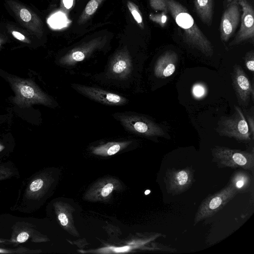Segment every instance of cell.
<instances>
[{
  "label": "cell",
  "instance_id": "6da1fadb",
  "mask_svg": "<svg viewBox=\"0 0 254 254\" xmlns=\"http://www.w3.org/2000/svg\"><path fill=\"white\" fill-rule=\"evenodd\" d=\"M169 12L183 31L185 41L206 56L212 55L211 42L200 30L187 9L176 0H166Z\"/></svg>",
  "mask_w": 254,
  "mask_h": 254
},
{
  "label": "cell",
  "instance_id": "7a4b0ae2",
  "mask_svg": "<svg viewBox=\"0 0 254 254\" xmlns=\"http://www.w3.org/2000/svg\"><path fill=\"white\" fill-rule=\"evenodd\" d=\"M3 5L15 22L40 40L45 35L44 22L32 5L19 0H3Z\"/></svg>",
  "mask_w": 254,
  "mask_h": 254
},
{
  "label": "cell",
  "instance_id": "3957f363",
  "mask_svg": "<svg viewBox=\"0 0 254 254\" xmlns=\"http://www.w3.org/2000/svg\"><path fill=\"white\" fill-rule=\"evenodd\" d=\"M126 131L147 137L164 136L163 128L146 116L137 113L125 111L112 114Z\"/></svg>",
  "mask_w": 254,
  "mask_h": 254
},
{
  "label": "cell",
  "instance_id": "277c9868",
  "mask_svg": "<svg viewBox=\"0 0 254 254\" xmlns=\"http://www.w3.org/2000/svg\"><path fill=\"white\" fill-rule=\"evenodd\" d=\"M212 161L218 168H242L254 174V153L224 146H215L211 150Z\"/></svg>",
  "mask_w": 254,
  "mask_h": 254
},
{
  "label": "cell",
  "instance_id": "5b68a950",
  "mask_svg": "<svg viewBox=\"0 0 254 254\" xmlns=\"http://www.w3.org/2000/svg\"><path fill=\"white\" fill-rule=\"evenodd\" d=\"M237 194L236 190L229 183L220 191L208 195L198 207L194 216L193 225L215 215Z\"/></svg>",
  "mask_w": 254,
  "mask_h": 254
},
{
  "label": "cell",
  "instance_id": "8992f818",
  "mask_svg": "<svg viewBox=\"0 0 254 254\" xmlns=\"http://www.w3.org/2000/svg\"><path fill=\"white\" fill-rule=\"evenodd\" d=\"M216 129L222 136L233 137L243 142L251 141L252 133L248 122L242 110L237 106H235V112L232 116L221 119Z\"/></svg>",
  "mask_w": 254,
  "mask_h": 254
},
{
  "label": "cell",
  "instance_id": "52a82bcc",
  "mask_svg": "<svg viewBox=\"0 0 254 254\" xmlns=\"http://www.w3.org/2000/svg\"><path fill=\"white\" fill-rule=\"evenodd\" d=\"M104 45L102 37L83 43L62 54L58 59V64L67 69L73 68L79 63L90 58L96 51L101 49Z\"/></svg>",
  "mask_w": 254,
  "mask_h": 254
},
{
  "label": "cell",
  "instance_id": "ba28073f",
  "mask_svg": "<svg viewBox=\"0 0 254 254\" xmlns=\"http://www.w3.org/2000/svg\"><path fill=\"white\" fill-rule=\"evenodd\" d=\"M194 171L190 167L183 169H168L165 173L164 182L168 193L177 195L187 191L194 182Z\"/></svg>",
  "mask_w": 254,
  "mask_h": 254
},
{
  "label": "cell",
  "instance_id": "9c48e42d",
  "mask_svg": "<svg viewBox=\"0 0 254 254\" xmlns=\"http://www.w3.org/2000/svg\"><path fill=\"white\" fill-rule=\"evenodd\" d=\"M70 86L83 96L103 105L122 106L129 102L126 97L102 88L78 83H71Z\"/></svg>",
  "mask_w": 254,
  "mask_h": 254
},
{
  "label": "cell",
  "instance_id": "30bf717a",
  "mask_svg": "<svg viewBox=\"0 0 254 254\" xmlns=\"http://www.w3.org/2000/svg\"><path fill=\"white\" fill-rule=\"evenodd\" d=\"M242 9L241 23L238 32L234 40L230 43L232 46L254 37V11L253 6L247 0H238Z\"/></svg>",
  "mask_w": 254,
  "mask_h": 254
},
{
  "label": "cell",
  "instance_id": "8fae6325",
  "mask_svg": "<svg viewBox=\"0 0 254 254\" xmlns=\"http://www.w3.org/2000/svg\"><path fill=\"white\" fill-rule=\"evenodd\" d=\"M240 6L238 0L231 1L222 14L220 32L221 39L226 42L233 35L240 20Z\"/></svg>",
  "mask_w": 254,
  "mask_h": 254
},
{
  "label": "cell",
  "instance_id": "7c38bea8",
  "mask_svg": "<svg viewBox=\"0 0 254 254\" xmlns=\"http://www.w3.org/2000/svg\"><path fill=\"white\" fill-rule=\"evenodd\" d=\"M233 83L239 103L247 106L254 98V88L248 77L239 65L234 66L232 74Z\"/></svg>",
  "mask_w": 254,
  "mask_h": 254
},
{
  "label": "cell",
  "instance_id": "4fadbf2b",
  "mask_svg": "<svg viewBox=\"0 0 254 254\" xmlns=\"http://www.w3.org/2000/svg\"><path fill=\"white\" fill-rule=\"evenodd\" d=\"M178 56L176 53L168 51L157 59L154 67L155 76L165 78L172 75L176 70Z\"/></svg>",
  "mask_w": 254,
  "mask_h": 254
},
{
  "label": "cell",
  "instance_id": "5bb4252c",
  "mask_svg": "<svg viewBox=\"0 0 254 254\" xmlns=\"http://www.w3.org/2000/svg\"><path fill=\"white\" fill-rule=\"evenodd\" d=\"M7 32L11 38L31 46L40 41L36 37L14 21H3Z\"/></svg>",
  "mask_w": 254,
  "mask_h": 254
},
{
  "label": "cell",
  "instance_id": "9a60e30c",
  "mask_svg": "<svg viewBox=\"0 0 254 254\" xmlns=\"http://www.w3.org/2000/svg\"><path fill=\"white\" fill-rule=\"evenodd\" d=\"M253 177L246 171L235 172L231 176L229 183L232 185L238 193L249 191L253 187Z\"/></svg>",
  "mask_w": 254,
  "mask_h": 254
},
{
  "label": "cell",
  "instance_id": "2e32d148",
  "mask_svg": "<svg viewBox=\"0 0 254 254\" xmlns=\"http://www.w3.org/2000/svg\"><path fill=\"white\" fill-rule=\"evenodd\" d=\"M194 9L201 20L209 26L213 17V0H194Z\"/></svg>",
  "mask_w": 254,
  "mask_h": 254
},
{
  "label": "cell",
  "instance_id": "e0dca14e",
  "mask_svg": "<svg viewBox=\"0 0 254 254\" xmlns=\"http://www.w3.org/2000/svg\"><path fill=\"white\" fill-rule=\"evenodd\" d=\"M20 85L19 92L22 96L27 99H34V100L45 104H51V101L48 97L43 93L37 92L31 86L24 84Z\"/></svg>",
  "mask_w": 254,
  "mask_h": 254
},
{
  "label": "cell",
  "instance_id": "ac0fdd59",
  "mask_svg": "<svg viewBox=\"0 0 254 254\" xmlns=\"http://www.w3.org/2000/svg\"><path fill=\"white\" fill-rule=\"evenodd\" d=\"M17 176H19L18 170L11 161L0 163V181Z\"/></svg>",
  "mask_w": 254,
  "mask_h": 254
},
{
  "label": "cell",
  "instance_id": "d6986e66",
  "mask_svg": "<svg viewBox=\"0 0 254 254\" xmlns=\"http://www.w3.org/2000/svg\"><path fill=\"white\" fill-rule=\"evenodd\" d=\"M104 0H90L80 15L78 23L80 24L86 21L93 15Z\"/></svg>",
  "mask_w": 254,
  "mask_h": 254
},
{
  "label": "cell",
  "instance_id": "ffe728a7",
  "mask_svg": "<svg viewBox=\"0 0 254 254\" xmlns=\"http://www.w3.org/2000/svg\"><path fill=\"white\" fill-rule=\"evenodd\" d=\"M127 6L137 24L141 29H144L142 15L138 6L131 1H127Z\"/></svg>",
  "mask_w": 254,
  "mask_h": 254
},
{
  "label": "cell",
  "instance_id": "44dd1931",
  "mask_svg": "<svg viewBox=\"0 0 254 254\" xmlns=\"http://www.w3.org/2000/svg\"><path fill=\"white\" fill-rule=\"evenodd\" d=\"M149 18L152 21L157 23L161 27H164L168 21L167 13L164 12L159 14L150 13L149 15Z\"/></svg>",
  "mask_w": 254,
  "mask_h": 254
},
{
  "label": "cell",
  "instance_id": "7402d4cb",
  "mask_svg": "<svg viewBox=\"0 0 254 254\" xmlns=\"http://www.w3.org/2000/svg\"><path fill=\"white\" fill-rule=\"evenodd\" d=\"M149 4L151 8L154 10L167 13L169 12L166 0H149Z\"/></svg>",
  "mask_w": 254,
  "mask_h": 254
},
{
  "label": "cell",
  "instance_id": "603a6c76",
  "mask_svg": "<svg viewBox=\"0 0 254 254\" xmlns=\"http://www.w3.org/2000/svg\"><path fill=\"white\" fill-rule=\"evenodd\" d=\"M206 92L204 86L200 83L194 85L192 88V93L193 96L196 98H201L203 97Z\"/></svg>",
  "mask_w": 254,
  "mask_h": 254
},
{
  "label": "cell",
  "instance_id": "cb8c5ba5",
  "mask_svg": "<svg viewBox=\"0 0 254 254\" xmlns=\"http://www.w3.org/2000/svg\"><path fill=\"white\" fill-rule=\"evenodd\" d=\"M11 39L5 29L3 21H0V48Z\"/></svg>",
  "mask_w": 254,
  "mask_h": 254
},
{
  "label": "cell",
  "instance_id": "d4e9b609",
  "mask_svg": "<svg viewBox=\"0 0 254 254\" xmlns=\"http://www.w3.org/2000/svg\"><path fill=\"white\" fill-rule=\"evenodd\" d=\"M32 230H21L15 236V241L18 243L25 242L30 237Z\"/></svg>",
  "mask_w": 254,
  "mask_h": 254
},
{
  "label": "cell",
  "instance_id": "484cf974",
  "mask_svg": "<svg viewBox=\"0 0 254 254\" xmlns=\"http://www.w3.org/2000/svg\"><path fill=\"white\" fill-rule=\"evenodd\" d=\"M245 65L251 71L254 70V52L252 50L247 53L245 57Z\"/></svg>",
  "mask_w": 254,
  "mask_h": 254
},
{
  "label": "cell",
  "instance_id": "4316f807",
  "mask_svg": "<svg viewBox=\"0 0 254 254\" xmlns=\"http://www.w3.org/2000/svg\"><path fill=\"white\" fill-rule=\"evenodd\" d=\"M107 152V154L109 155H112L116 153H117L119 151L121 148L122 147V145L120 144L119 143H114L113 145H111L110 146H109Z\"/></svg>",
  "mask_w": 254,
  "mask_h": 254
},
{
  "label": "cell",
  "instance_id": "83f0119b",
  "mask_svg": "<svg viewBox=\"0 0 254 254\" xmlns=\"http://www.w3.org/2000/svg\"><path fill=\"white\" fill-rule=\"evenodd\" d=\"M8 149L4 144L0 142V163L3 162V159L8 155Z\"/></svg>",
  "mask_w": 254,
  "mask_h": 254
},
{
  "label": "cell",
  "instance_id": "f1b7e54d",
  "mask_svg": "<svg viewBox=\"0 0 254 254\" xmlns=\"http://www.w3.org/2000/svg\"><path fill=\"white\" fill-rule=\"evenodd\" d=\"M113 185L111 183L107 184L105 185L101 190V195L104 196H108L113 190Z\"/></svg>",
  "mask_w": 254,
  "mask_h": 254
},
{
  "label": "cell",
  "instance_id": "f546056e",
  "mask_svg": "<svg viewBox=\"0 0 254 254\" xmlns=\"http://www.w3.org/2000/svg\"><path fill=\"white\" fill-rule=\"evenodd\" d=\"M58 219L60 221L62 225L65 226L67 225L68 220L66 215L64 213H62L59 214Z\"/></svg>",
  "mask_w": 254,
  "mask_h": 254
},
{
  "label": "cell",
  "instance_id": "4dcf8cb0",
  "mask_svg": "<svg viewBox=\"0 0 254 254\" xmlns=\"http://www.w3.org/2000/svg\"><path fill=\"white\" fill-rule=\"evenodd\" d=\"M63 5L67 9L72 7L74 3V0H61Z\"/></svg>",
  "mask_w": 254,
  "mask_h": 254
},
{
  "label": "cell",
  "instance_id": "1f68e13d",
  "mask_svg": "<svg viewBox=\"0 0 254 254\" xmlns=\"http://www.w3.org/2000/svg\"><path fill=\"white\" fill-rule=\"evenodd\" d=\"M248 125L249 127L250 126V131L252 135L254 134V118L251 116L248 117Z\"/></svg>",
  "mask_w": 254,
  "mask_h": 254
},
{
  "label": "cell",
  "instance_id": "d6a6232c",
  "mask_svg": "<svg viewBox=\"0 0 254 254\" xmlns=\"http://www.w3.org/2000/svg\"><path fill=\"white\" fill-rule=\"evenodd\" d=\"M129 249L128 247H124L122 248H116L114 251L116 252H122L127 251Z\"/></svg>",
  "mask_w": 254,
  "mask_h": 254
},
{
  "label": "cell",
  "instance_id": "836d02e7",
  "mask_svg": "<svg viewBox=\"0 0 254 254\" xmlns=\"http://www.w3.org/2000/svg\"><path fill=\"white\" fill-rule=\"evenodd\" d=\"M150 192V191H149L148 190H147L145 192V193L146 194H147L148 193Z\"/></svg>",
  "mask_w": 254,
  "mask_h": 254
},
{
  "label": "cell",
  "instance_id": "e575fe53",
  "mask_svg": "<svg viewBox=\"0 0 254 254\" xmlns=\"http://www.w3.org/2000/svg\"><path fill=\"white\" fill-rule=\"evenodd\" d=\"M226 1H227L229 3H230L231 1H232L233 0H225Z\"/></svg>",
  "mask_w": 254,
  "mask_h": 254
}]
</instances>
